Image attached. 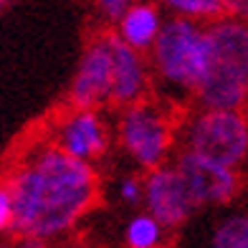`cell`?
Returning <instances> with one entry per match:
<instances>
[{"mask_svg": "<svg viewBox=\"0 0 248 248\" xmlns=\"http://www.w3.org/2000/svg\"><path fill=\"white\" fill-rule=\"evenodd\" d=\"M16 205V235L48 243L66 235L99 198L96 167L74 160L56 144L36 142L8 175Z\"/></svg>", "mask_w": 248, "mask_h": 248, "instance_id": "cell-1", "label": "cell"}, {"mask_svg": "<svg viewBox=\"0 0 248 248\" xmlns=\"http://www.w3.org/2000/svg\"><path fill=\"white\" fill-rule=\"evenodd\" d=\"M155 92L170 107H185L208 63V26L187 18H167L162 33L147 53Z\"/></svg>", "mask_w": 248, "mask_h": 248, "instance_id": "cell-2", "label": "cell"}, {"mask_svg": "<svg viewBox=\"0 0 248 248\" xmlns=\"http://www.w3.org/2000/svg\"><path fill=\"white\" fill-rule=\"evenodd\" d=\"M195 107L233 109L248 107V23L223 16L208 23V63L195 89Z\"/></svg>", "mask_w": 248, "mask_h": 248, "instance_id": "cell-3", "label": "cell"}, {"mask_svg": "<svg viewBox=\"0 0 248 248\" xmlns=\"http://www.w3.org/2000/svg\"><path fill=\"white\" fill-rule=\"evenodd\" d=\"M177 132L180 122L175 119V107L152 96L119 109L114 122L122 152L144 172L170 162V157L177 152Z\"/></svg>", "mask_w": 248, "mask_h": 248, "instance_id": "cell-4", "label": "cell"}, {"mask_svg": "<svg viewBox=\"0 0 248 248\" xmlns=\"http://www.w3.org/2000/svg\"><path fill=\"white\" fill-rule=\"evenodd\" d=\"M177 150L241 170L248 162V114L233 109H190L180 119Z\"/></svg>", "mask_w": 248, "mask_h": 248, "instance_id": "cell-5", "label": "cell"}, {"mask_svg": "<svg viewBox=\"0 0 248 248\" xmlns=\"http://www.w3.org/2000/svg\"><path fill=\"white\" fill-rule=\"evenodd\" d=\"M172 165L190 187L198 208L208 205H228L241 190V170L225 167L216 160H208L202 155L177 150Z\"/></svg>", "mask_w": 248, "mask_h": 248, "instance_id": "cell-6", "label": "cell"}, {"mask_svg": "<svg viewBox=\"0 0 248 248\" xmlns=\"http://www.w3.org/2000/svg\"><path fill=\"white\" fill-rule=\"evenodd\" d=\"M74 109H99L111 104V33L86 43L69 86Z\"/></svg>", "mask_w": 248, "mask_h": 248, "instance_id": "cell-7", "label": "cell"}, {"mask_svg": "<svg viewBox=\"0 0 248 248\" xmlns=\"http://www.w3.org/2000/svg\"><path fill=\"white\" fill-rule=\"evenodd\" d=\"M51 142L74 160L94 165L111 147V127L99 109H69L53 124Z\"/></svg>", "mask_w": 248, "mask_h": 248, "instance_id": "cell-8", "label": "cell"}, {"mask_svg": "<svg viewBox=\"0 0 248 248\" xmlns=\"http://www.w3.org/2000/svg\"><path fill=\"white\" fill-rule=\"evenodd\" d=\"M144 210L157 218L167 231L185 225L200 210L195 205L190 187L172 162L144 172Z\"/></svg>", "mask_w": 248, "mask_h": 248, "instance_id": "cell-9", "label": "cell"}, {"mask_svg": "<svg viewBox=\"0 0 248 248\" xmlns=\"http://www.w3.org/2000/svg\"><path fill=\"white\" fill-rule=\"evenodd\" d=\"M155 92L150 59L111 33V107L124 109L150 99Z\"/></svg>", "mask_w": 248, "mask_h": 248, "instance_id": "cell-10", "label": "cell"}, {"mask_svg": "<svg viewBox=\"0 0 248 248\" xmlns=\"http://www.w3.org/2000/svg\"><path fill=\"white\" fill-rule=\"evenodd\" d=\"M165 20L167 18H162L160 3H152V0H134L127 13L119 18L114 36L122 43H127L129 48L147 56L152 51V46L157 43V38H160Z\"/></svg>", "mask_w": 248, "mask_h": 248, "instance_id": "cell-11", "label": "cell"}, {"mask_svg": "<svg viewBox=\"0 0 248 248\" xmlns=\"http://www.w3.org/2000/svg\"><path fill=\"white\" fill-rule=\"evenodd\" d=\"M167 238V228L152 218L147 210L132 216L124 225V246L127 248H162Z\"/></svg>", "mask_w": 248, "mask_h": 248, "instance_id": "cell-12", "label": "cell"}, {"mask_svg": "<svg viewBox=\"0 0 248 248\" xmlns=\"http://www.w3.org/2000/svg\"><path fill=\"white\" fill-rule=\"evenodd\" d=\"M208 248H248V213H228L208 233Z\"/></svg>", "mask_w": 248, "mask_h": 248, "instance_id": "cell-13", "label": "cell"}, {"mask_svg": "<svg viewBox=\"0 0 248 248\" xmlns=\"http://www.w3.org/2000/svg\"><path fill=\"white\" fill-rule=\"evenodd\" d=\"M172 18H187L195 23H213L223 18V0H157Z\"/></svg>", "mask_w": 248, "mask_h": 248, "instance_id": "cell-14", "label": "cell"}, {"mask_svg": "<svg viewBox=\"0 0 248 248\" xmlns=\"http://www.w3.org/2000/svg\"><path fill=\"white\" fill-rule=\"evenodd\" d=\"M117 195L124 205H140V202H144V177L122 175L117 183Z\"/></svg>", "mask_w": 248, "mask_h": 248, "instance_id": "cell-15", "label": "cell"}, {"mask_svg": "<svg viewBox=\"0 0 248 248\" xmlns=\"http://www.w3.org/2000/svg\"><path fill=\"white\" fill-rule=\"evenodd\" d=\"M16 231V205L8 183H0V238Z\"/></svg>", "mask_w": 248, "mask_h": 248, "instance_id": "cell-16", "label": "cell"}, {"mask_svg": "<svg viewBox=\"0 0 248 248\" xmlns=\"http://www.w3.org/2000/svg\"><path fill=\"white\" fill-rule=\"evenodd\" d=\"M134 0H94V8L101 20H107V23H119V18L129 10V5Z\"/></svg>", "mask_w": 248, "mask_h": 248, "instance_id": "cell-17", "label": "cell"}, {"mask_svg": "<svg viewBox=\"0 0 248 248\" xmlns=\"http://www.w3.org/2000/svg\"><path fill=\"white\" fill-rule=\"evenodd\" d=\"M223 13L233 20L248 23V0H223Z\"/></svg>", "mask_w": 248, "mask_h": 248, "instance_id": "cell-18", "label": "cell"}, {"mask_svg": "<svg viewBox=\"0 0 248 248\" xmlns=\"http://www.w3.org/2000/svg\"><path fill=\"white\" fill-rule=\"evenodd\" d=\"M0 248H46V243L28 241V238H13V241H0Z\"/></svg>", "mask_w": 248, "mask_h": 248, "instance_id": "cell-19", "label": "cell"}, {"mask_svg": "<svg viewBox=\"0 0 248 248\" xmlns=\"http://www.w3.org/2000/svg\"><path fill=\"white\" fill-rule=\"evenodd\" d=\"M5 5H8V0H0V13L5 10Z\"/></svg>", "mask_w": 248, "mask_h": 248, "instance_id": "cell-20", "label": "cell"}]
</instances>
